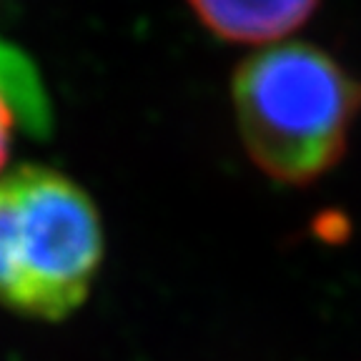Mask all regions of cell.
Listing matches in <instances>:
<instances>
[{
  "mask_svg": "<svg viewBox=\"0 0 361 361\" xmlns=\"http://www.w3.org/2000/svg\"><path fill=\"white\" fill-rule=\"evenodd\" d=\"M248 158L271 180L306 186L341 161L361 111V78L301 40L264 45L231 83Z\"/></svg>",
  "mask_w": 361,
  "mask_h": 361,
  "instance_id": "cell-1",
  "label": "cell"
},
{
  "mask_svg": "<svg viewBox=\"0 0 361 361\" xmlns=\"http://www.w3.org/2000/svg\"><path fill=\"white\" fill-rule=\"evenodd\" d=\"M101 261V216L78 183L43 166L0 176V304L63 319L85 301Z\"/></svg>",
  "mask_w": 361,
  "mask_h": 361,
  "instance_id": "cell-2",
  "label": "cell"
},
{
  "mask_svg": "<svg viewBox=\"0 0 361 361\" xmlns=\"http://www.w3.org/2000/svg\"><path fill=\"white\" fill-rule=\"evenodd\" d=\"M45 103L30 68L6 45H0V176L6 173L13 135L18 128H40Z\"/></svg>",
  "mask_w": 361,
  "mask_h": 361,
  "instance_id": "cell-4",
  "label": "cell"
},
{
  "mask_svg": "<svg viewBox=\"0 0 361 361\" xmlns=\"http://www.w3.org/2000/svg\"><path fill=\"white\" fill-rule=\"evenodd\" d=\"M188 6L221 40L274 45L301 28L319 0H188Z\"/></svg>",
  "mask_w": 361,
  "mask_h": 361,
  "instance_id": "cell-3",
  "label": "cell"
}]
</instances>
